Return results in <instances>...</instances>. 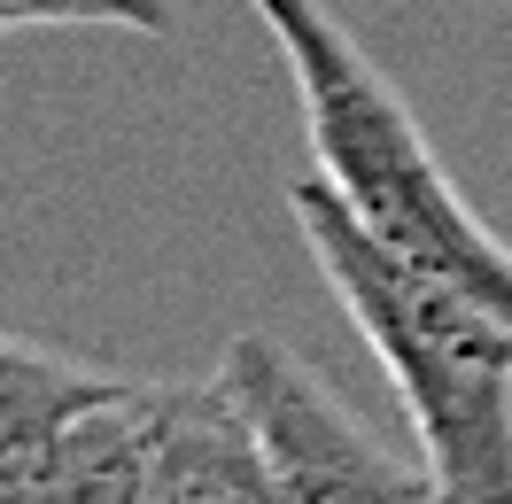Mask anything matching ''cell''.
Masks as SVG:
<instances>
[{
	"mask_svg": "<svg viewBox=\"0 0 512 504\" xmlns=\"http://www.w3.org/2000/svg\"><path fill=\"white\" fill-rule=\"evenodd\" d=\"M288 210L319 256V280L381 357L419 466L443 481L450 504H512V318L388 256L326 194L319 171L288 187Z\"/></svg>",
	"mask_w": 512,
	"mask_h": 504,
	"instance_id": "1",
	"label": "cell"
},
{
	"mask_svg": "<svg viewBox=\"0 0 512 504\" xmlns=\"http://www.w3.org/2000/svg\"><path fill=\"white\" fill-rule=\"evenodd\" d=\"M256 16L272 24L280 55H288L326 194L388 256H404L412 272L450 280L458 295H474L497 318H512V249L474 218V202L450 187L435 140L419 132L404 94L373 70V55L319 0H256Z\"/></svg>",
	"mask_w": 512,
	"mask_h": 504,
	"instance_id": "2",
	"label": "cell"
},
{
	"mask_svg": "<svg viewBox=\"0 0 512 504\" xmlns=\"http://www.w3.org/2000/svg\"><path fill=\"white\" fill-rule=\"evenodd\" d=\"M225 388L264 435L280 504H450L427 466H404L396 450L373 442L334 388H326L288 342L272 334H233L225 342Z\"/></svg>",
	"mask_w": 512,
	"mask_h": 504,
	"instance_id": "3",
	"label": "cell"
},
{
	"mask_svg": "<svg viewBox=\"0 0 512 504\" xmlns=\"http://www.w3.org/2000/svg\"><path fill=\"white\" fill-rule=\"evenodd\" d=\"M148 396V450H156L163 504H280L264 435L241 396L210 380H140Z\"/></svg>",
	"mask_w": 512,
	"mask_h": 504,
	"instance_id": "4",
	"label": "cell"
},
{
	"mask_svg": "<svg viewBox=\"0 0 512 504\" xmlns=\"http://www.w3.org/2000/svg\"><path fill=\"white\" fill-rule=\"evenodd\" d=\"M117 373L0 334V504H47L55 442Z\"/></svg>",
	"mask_w": 512,
	"mask_h": 504,
	"instance_id": "5",
	"label": "cell"
},
{
	"mask_svg": "<svg viewBox=\"0 0 512 504\" xmlns=\"http://www.w3.org/2000/svg\"><path fill=\"white\" fill-rule=\"evenodd\" d=\"M47 504H163L156 450H148V396L140 380H109L55 442Z\"/></svg>",
	"mask_w": 512,
	"mask_h": 504,
	"instance_id": "6",
	"label": "cell"
},
{
	"mask_svg": "<svg viewBox=\"0 0 512 504\" xmlns=\"http://www.w3.org/2000/svg\"><path fill=\"white\" fill-rule=\"evenodd\" d=\"M0 32H171V0H0Z\"/></svg>",
	"mask_w": 512,
	"mask_h": 504,
	"instance_id": "7",
	"label": "cell"
}]
</instances>
